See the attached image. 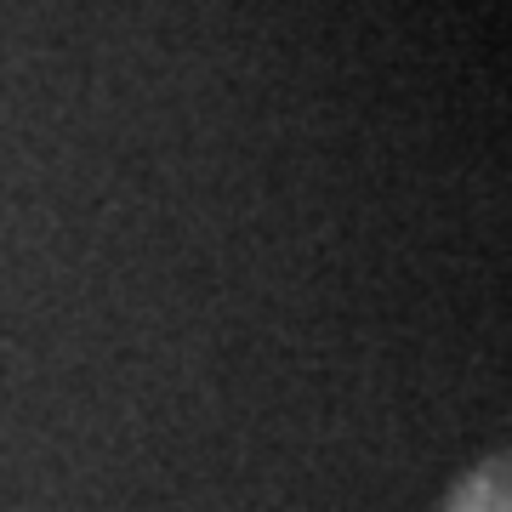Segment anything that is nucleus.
I'll use <instances>...</instances> for the list:
<instances>
[{"mask_svg":"<svg viewBox=\"0 0 512 512\" xmlns=\"http://www.w3.org/2000/svg\"><path fill=\"white\" fill-rule=\"evenodd\" d=\"M456 512H507V478H501V461H495V467H484V473L461 490Z\"/></svg>","mask_w":512,"mask_h":512,"instance_id":"f257e3e1","label":"nucleus"}]
</instances>
